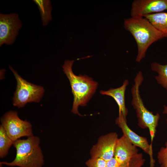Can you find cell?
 <instances>
[{
  "mask_svg": "<svg viewBox=\"0 0 167 167\" xmlns=\"http://www.w3.org/2000/svg\"><path fill=\"white\" fill-rule=\"evenodd\" d=\"M143 80L142 73L139 71L134 79L135 84L131 88L132 99L131 104L135 110L138 119V125L141 128H148L152 145L158 125L160 115H154L145 107L140 95L139 88Z\"/></svg>",
  "mask_w": 167,
  "mask_h": 167,
  "instance_id": "4",
  "label": "cell"
},
{
  "mask_svg": "<svg viewBox=\"0 0 167 167\" xmlns=\"http://www.w3.org/2000/svg\"><path fill=\"white\" fill-rule=\"evenodd\" d=\"M143 17L152 24L165 37H167V12L149 14Z\"/></svg>",
  "mask_w": 167,
  "mask_h": 167,
  "instance_id": "13",
  "label": "cell"
},
{
  "mask_svg": "<svg viewBox=\"0 0 167 167\" xmlns=\"http://www.w3.org/2000/svg\"><path fill=\"white\" fill-rule=\"evenodd\" d=\"M118 139L116 132H111L101 136L90 150L91 158H101L106 162L111 159L114 157Z\"/></svg>",
  "mask_w": 167,
  "mask_h": 167,
  "instance_id": "8",
  "label": "cell"
},
{
  "mask_svg": "<svg viewBox=\"0 0 167 167\" xmlns=\"http://www.w3.org/2000/svg\"><path fill=\"white\" fill-rule=\"evenodd\" d=\"M151 67L153 71L158 74L155 77L158 84L166 88L167 87V64L163 65L155 62L151 64Z\"/></svg>",
  "mask_w": 167,
  "mask_h": 167,
  "instance_id": "15",
  "label": "cell"
},
{
  "mask_svg": "<svg viewBox=\"0 0 167 167\" xmlns=\"http://www.w3.org/2000/svg\"><path fill=\"white\" fill-rule=\"evenodd\" d=\"M167 10V0H135L132 2L131 17L161 12Z\"/></svg>",
  "mask_w": 167,
  "mask_h": 167,
  "instance_id": "10",
  "label": "cell"
},
{
  "mask_svg": "<svg viewBox=\"0 0 167 167\" xmlns=\"http://www.w3.org/2000/svg\"><path fill=\"white\" fill-rule=\"evenodd\" d=\"M9 67L17 82L16 90L12 98L13 105L21 108L28 103L39 102L44 94V88L28 82L22 78L11 66L9 65Z\"/></svg>",
  "mask_w": 167,
  "mask_h": 167,
  "instance_id": "5",
  "label": "cell"
},
{
  "mask_svg": "<svg viewBox=\"0 0 167 167\" xmlns=\"http://www.w3.org/2000/svg\"><path fill=\"white\" fill-rule=\"evenodd\" d=\"M166 89L167 90V87L166 88ZM164 109L162 113L163 114H165L167 115V106L166 105H164ZM166 122L167 123V118L166 119Z\"/></svg>",
  "mask_w": 167,
  "mask_h": 167,
  "instance_id": "21",
  "label": "cell"
},
{
  "mask_svg": "<svg viewBox=\"0 0 167 167\" xmlns=\"http://www.w3.org/2000/svg\"><path fill=\"white\" fill-rule=\"evenodd\" d=\"M157 159L160 167H167V142L165 147H161L158 152Z\"/></svg>",
  "mask_w": 167,
  "mask_h": 167,
  "instance_id": "17",
  "label": "cell"
},
{
  "mask_svg": "<svg viewBox=\"0 0 167 167\" xmlns=\"http://www.w3.org/2000/svg\"><path fill=\"white\" fill-rule=\"evenodd\" d=\"M33 1L38 6L43 26L47 25L52 19L51 2L48 0H34Z\"/></svg>",
  "mask_w": 167,
  "mask_h": 167,
  "instance_id": "14",
  "label": "cell"
},
{
  "mask_svg": "<svg viewBox=\"0 0 167 167\" xmlns=\"http://www.w3.org/2000/svg\"><path fill=\"white\" fill-rule=\"evenodd\" d=\"M138 152L137 147L123 135L118 140L114 157L122 165L126 166Z\"/></svg>",
  "mask_w": 167,
  "mask_h": 167,
  "instance_id": "11",
  "label": "cell"
},
{
  "mask_svg": "<svg viewBox=\"0 0 167 167\" xmlns=\"http://www.w3.org/2000/svg\"><path fill=\"white\" fill-rule=\"evenodd\" d=\"M128 164L126 166H123L113 157L111 159L106 161L105 167H127Z\"/></svg>",
  "mask_w": 167,
  "mask_h": 167,
  "instance_id": "20",
  "label": "cell"
},
{
  "mask_svg": "<svg viewBox=\"0 0 167 167\" xmlns=\"http://www.w3.org/2000/svg\"><path fill=\"white\" fill-rule=\"evenodd\" d=\"M8 136L4 129L0 126V157L2 158L8 154V150L14 143Z\"/></svg>",
  "mask_w": 167,
  "mask_h": 167,
  "instance_id": "16",
  "label": "cell"
},
{
  "mask_svg": "<svg viewBox=\"0 0 167 167\" xmlns=\"http://www.w3.org/2000/svg\"><path fill=\"white\" fill-rule=\"evenodd\" d=\"M40 138L33 135L26 139H18L13 145L16 150L14 160L11 162H0V165L19 167H42L44 164V156L39 145Z\"/></svg>",
  "mask_w": 167,
  "mask_h": 167,
  "instance_id": "3",
  "label": "cell"
},
{
  "mask_svg": "<svg viewBox=\"0 0 167 167\" xmlns=\"http://www.w3.org/2000/svg\"><path fill=\"white\" fill-rule=\"evenodd\" d=\"M106 162L100 158H91L86 162L88 167H105Z\"/></svg>",
  "mask_w": 167,
  "mask_h": 167,
  "instance_id": "19",
  "label": "cell"
},
{
  "mask_svg": "<svg viewBox=\"0 0 167 167\" xmlns=\"http://www.w3.org/2000/svg\"><path fill=\"white\" fill-rule=\"evenodd\" d=\"M22 23L18 14H0V46L11 45L15 41Z\"/></svg>",
  "mask_w": 167,
  "mask_h": 167,
  "instance_id": "7",
  "label": "cell"
},
{
  "mask_svg": "<svg viewBox=\"0 0 167 167\" xmlns=\"http://www.w3.org/2000/svg\"><path fill=\"white\" fill-rule=\"evenodd\" d=\"M145 161L142 154L138 153L132 158L127 167H141L143 165Z\"/></svg>",
  "mask_w": 167,
  "mask_h": 167,
  "instance_id": "18",
  "label": "cell"
},
{
  "mask_svg": "<svg viewBox=\"0 0 167 167\" xmlns=\"http://www.w3.org/2000/svg\"><path fill=\"white\" fill-rule=\"evenodd\" d=\"M129 84V81L125 80L122 85L118 88H111L107 91L101 90L100 93L112 97L115 101L119 108V113H122L126 118L128 111L126 106L125 94L126 88Z\"/></svg>",
  "mask_w": 167,
  "mask_h": 167,
  "instance_id": "12",
  "label": "cell"
},
{
  "mask_svg": "<svg viewBox=\"0 0 167 167\" xmlns=\"http://www.w3.org/2000/svg\"><path fill=\"white\" fill-rule=\"evenodd\" d=\"M115 122L121 129L123 135L133 145L141 148L149 155L150 167H154L155 161L153 157L152 145L149 144L147 138L138 135L130 129L127 125L126 118L122 113H119L118 117Z\"/></svg>",
  "mask_w": 167,
  "mask_h": 167,
  "instance_id": "9",
  "label": "cell"
},
{
  "mask_svg": "<svg viewBox=\"0 0 167 167\" xmlns=\"http://www.w3.org/2000/svg\"><path fill=\"white\" fill-rule=\"evenodd\" d=\"M1 122L7 135L14 141L21 137L33 135L31 123L21 119L17 111H10L6 113L1 118Z\"/></svg>",
  "mask_w": 167,
  "mask_h": 167,
  "instance_id": "6",
  "label": "cell"
},
{
  "mask_svg": "<svg viewBox=\"0 0 167 167\" xmlns=\"http://www.w3.org/2000/svg\"><path fill=\"white\" fill-rule=\"evenodd\" d=\"M74 60H66L62 67L63 71L69 80L74 99L71 112L79 116V106H84L95 92L98 84L86 75H75L72 70Z\"/></svg>",
  "mask_w": 167,
  "mask_h": 167,
  "instance_id": "2",
  "label": "cell"
},
{
  "mask_svg": "<svg viewBox=\"0 0 167 167\" xmlns=\"http://www.w3.org/2000/svg\"><path fill=\"white\" fill-rule=\"evenodd\" d=\"M124 27L134 37L136 43V61L139 62L145 57L147 50L155 42L165 37L148 19L142 16L125 19Z\"/></svg>",
  "mask_w": 167,
  "mask_h": 167,
  "instance_id": "1",
  "label": "cell"
}]
</instances>
